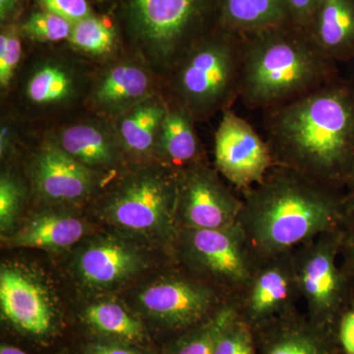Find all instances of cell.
<instances>
[{"label":"cell","mask_w":354,"mask_h":354,"mask_svg":"<svg viewBox=\"0 0 354 354\" xmlns=\"http://www.w3.org/2000/svg\"><path fill=\"white\" fill-rule=\"evenodd\" d=\"M274 165L337 188L354 160V87L339 78L264 111Z\"/></svg>","instance_id":"obj_1"},{"label":"cell","mask_w":354,"mask_h":354,"mask_svg":"<svg viewBox=\"0 0 354 354\" xmlns=\"http://www.w3.org/2000/svg\"><path fill=\"white\" fill-rule=\"evenodd\" d=\"M348 207L337 188L274 165L262 183L244 193L239 223L262 261L339 230Z\"/></svg>","instance_id":"obj_2"},{"label":"cell","mask_w":354,"mask_h":354,"mask_svg":"<svg viewBox=\"0 0 354 354\" xmlns=\"http://www.w3.org/2000/svg\"><path fill=\"white\" fill-rule=\"evenodd\" d=\"M244 37L239 99L248 109L276 108L337 78L304 28L288 22Z\"/></svg>","instance_id":"obj_3"},{"label":"cell","mask_w":354,"mask_h":354,"mask_svg":"<svg viewBox=\"0 0 354 354\" xmlns=\"http://www.w3.org/2000/svg\"><path fill=\"white\" fill-rule=\"evenodd\" d=\"M245 37L218 26L188 53L169 80V101L195 121L232 109L241 91Z\"/></svg>","instance_id":"obj_4"},{"label":"cell","mask_w":354,"mask_h":354,"mask_svg":"<svg viewBox=\"0 0 354 354\" xmlns=\"http://www.w3.org/2000/svg\"><path fill=\"white\" fill-rule=\"evenodd\" d=\"M212 0H124L127 31L137 57L169 79L208 34Z\"/></svg>","instance_id":"obj_5"},{"label":"cell","mask_w":354,"mask_h":354,"mask_svg":"<svg viewBox=\"0 0 354 354\" xmlns=\"http://www.w3.org/2000/svg\"><path fill=\"white\" fill-rule=\"evenodd\" d=\"M177 171L158 164L123 177L109 193L102 216L111 225L160 241L178 236Z\"/></svg>","instance_id":"obj_6"},{"label":"cell","mask_w":354,"mask_h":354,"mask_svg":"<svg viewBox=\"0 0 354 354\" xmlns=\"http://www.w3.org/2000/svg\"><path fill=\"white\" fill-rule=\"evenodd\" d=\"M342 239L339 230H332L292 252L298 288L308 307L310 321L324 329L330 330L346 297V279L337 265Z\"/></svg>","instance_id":"obj_7"},{"label":"cell","mask_w":354,"mask_h":354,"mask_svg":"<svg viewBox=\"0 0 354 354\" xmlns=\"http://www.w3.org/2000/svg\"><path fill=\"white\" fill-rule=\"evenodd\" d=\"M179 232L184 255L193 268L230 290H245L258 260L239 223L223 230L183 228Z\"/></svg>","instance_id":"obj_8"},{"label":"cell","mask_w":354,"mask_h":354,"mask_svg":"<svg viewBox=\"0 0 354 354\" xmlns=\"http://www.w3.org/2000/svg\"><path fill=\"white\" fill-rule=\"evenodd\" d=\"M177 174L179 230H223L239 223L243 200L228 189L218 171L201 162Z\"/></svg>","instance_id":"obj_9"},{"label":"cell","mask_w":354,"mask_h":354,"mask_svg":"<svg viewBox=\"0 0 354 354\" xmlns=\"http://www.w3.org/2000/svg\"><path fill=\"white\" fill-rule=\"evenodd\" d=\"M214 152L216 171L243 193L262 183L274 165L268 142L232 109L221 115Z\"/></svg>","instance_id":"obj_10"},{"label":"cell","mask_w":354,"mask_h":354,"mask_svg":"<svg viewBox=\"0 0 354 354\" xmlns=\"http://www.w3.org/2000/svg\"><path fill=\"white\" fill-rule=\"evenodd\" d=\"M88 72L82 64L62 55L39 58L23 79L21 101L39 114L66 109L88 94Z\"/></svg>","instance_id":"obj_11"},{"label":"cell","mask_w":354,"mask_h":354,"mask_svg":"<svg viewBox=\"0 0 354 354\" xmlns=\"http://www.w3.org/2000/svg\"><path fill=\"white\" fill-rule=\"evenodd\" d=\"M292 251L258 261L252 278L242 291L239 314L253 330L290 313L300 295Z\"/></svg>","instance_id":"obj_12"},{"label":"cell","mask_w":354,"mask_h":354,"mask_svg":"<svg viewBox=\"0 0 354 354\" xmlns=\"http://www.w3.org/2000/svg\"><path fill=\"white\" fill-rule=\"evenodd\" d=\"M153 76L158 75L139 57L116 60L93 79L86 101L95 113L115 120L158 94Z\"/></svg>","instance_id":"obj_13"},{"label":"cell","mask_w":354,"mask_h":354,"mask_svg":"<svg viewBox=\"0 0 354 354\" xmlns=\"http://www.w3.org/2000/svg\"><path fill=\"white\" fill-rule=\"evenodd\" d=\"M139 302L158 322L174 329H188L209 318L216 297L211 288L196 281L169 278L146 286Z\"/></svg>","instance_id":"obj_14"},{"label":"cell","mask_w":354,"mask_h":354,"mask_svg":"<svg viewBox=\"0 0 354 354\" xmlns=\"http://www.w3.org/2000/svg\"><path fill=\"white\" fill-rule=\"evenodd\" d=\"M0 306L3 318L21 332L44 335L53 330L55 314L50 295L27 270L2 266Z\"/></svg>","instance_id":"obj_15"},{"label":"cell","mask_w":354,"mask_h":354,"mask_svg":"<svg viewBox=\"0 0 354 354\" xmlns=\"http://www.w3.org/2000/svg\"><path fill=\"white\" fill-rule=\"evenodd\" d=\"M30 172L37 192L50 202L82 201L99 183L97 172L65 153L53 140L35 153Z\"/></svg>","instance_id":"obj_16"},{"label":"cell","mask_w":354,"mask_h":354,"mask_svg":"<svg viewBox=\"0 0 354 354\" xmlns=\"http://www.w3.org/2000/svg\"><path fill=\"white\" fill-rule=\"evenodd\" d=\"M145 268L136 247L115 237L91 242L77 258L76 269L91 288H108L123 283Z\"/></svg>","instance_id":"obj_17"},{"label":"cell","mask_w":354,"mask_h":354,"mask_svg":"<svg viewBox=\"0 0 354 354\" xmlns=\"http://www.w3.org/2000/svg\"><path fill=\"white\" fill-rule=\"evenodd\" d=\"M79 162L97 174L115 169L125 155L114 127L82 121L62 127L53 140Z\"/></svg>","instance_id":"obj_18"},{"label":"cell","mask_w":354,"mask_h":354,"mask_svg":"<svg viewBox=\"0 0 354 354\" xmlns=\"http://www.w3.org/2000/svg\"><path fill=\"white\" fill-rule=\"evenodd\" d=\"M254 330L260 333L259 354H342L330 330L295 318L291 312Z\"/></svg>","instance_id":"obj_19"},{"label":"cell","mask_w":354,"mask_h":354,"mask_svg":"<svg viewBox=\"0 0 354 354\" xmlns=\"http://www.w3.org/2000/svg\"><path fill=\"white\" fill-rule=\"evenodd\" d=\"M324 55L335 62L354 57V0H321L307 28Z\"/></svg>","instance_id":"obj_20"},{"label":"cell","mask_w":354,"mask_h":354,"mask_svg":"<svg viewBox=\"0 0 354 354\" xmlns=\"http://www.w3.org/2000/svg\"><path fill=\"white\" fill-rule=\"evenodd\" d=\"M167 109V99L157 94L115 118L113 127L125 155L141 160L155 157L158 132Z\"/></svg>","instance_id":"obj_21"},{"label":"cell","mask_w":354,"mask_h":354,"mask_svg":"<svg viewBox=\"0 0 354 354\" xmlns=\"http://www.w3.org/2000/svg\"><path fill=\"white\" fill-rule=\"evenodd\" d=\"M167 101L169 109L158 132L155 158L158 164L179 171L201 164L203 148L195 129L196 121L183 106Z\"/></svg>","instance_id":"obj_22"},{"label":"cell","mask_w":354,"mask_h":354,"mask_svg":"<svg viewBox=\"0 0 354 354\" xmlns=\"http://www.w3.org/2000/svg\"><path fill=\"white\" fill-rule=\"evenodd\" d=\"M87 227L81 218L67 214L48 213L34 216L7 237L11 247L62 250L73 246L85 235Z\"/></svg>","instance_id":"obj_23"},{"label":"cell","mask_w":354,"mask_h":354,"mask_svg":"<svg viewBox=\"0 0 354 354\" xmlns=\"http://www.w3.org/2000/svg\"><path fill=\"white\" fill-rule=\"evenodd\" d=\"M218 25L242 36L290 22L283 0H218Z\"/></svg>","instance_id":"obj_24"},{"label":"cell","mask_w":354,"mask_h":354,"mask_svg":"<svg viewBox=\"0 0 354 354\" xmlns=\"http://www.w3.org/2000/svg\"><path fill=\"white\" fill-rule=\"evenodd\" d=\"M83 318L93 329L118 339L138 341L144 335L140 321L115 302L90 305L84 311Z\"/></svg>","instance_id":"obj_25"},{"label":"cell","mask_w":354,"mask_h":354,"mask_svg":"<svg viewBox=\"0 0 354 354\" xmlns=\"http://www.w3.org/2000/svg\"><path fill=\"white\" fill-rule=\"evenodd\" d=\"M68 41L74 50L90 57H108L118 46V32L106 18L91 15L74 23Z\"/></svg>","instance_id":"obj_26"},{"label":"cell","mask_w":354,"mask_h":354,"mask_svg":"<svg viewBox=\"0 0 354 354\" xmlns=\"http://www.w3.org/2000/svg\"><path fill=\"white\" fill-rule=\"evenodd\" d=\"M239 315V307L223 305L209 318L180 337L172 349L171 354H214L221 333Z\"/></svg>","instance_id":"obj_27"},{"label":"cell","mask_w":354,"mask_h":354,"mask_svg":"<svg viewBox=\"0 0 354 354\" xmlns=\"http://www.w3.org/2000/svg\"><path fill=\"white\" fill-rule=\"evenodd\" d=\"M73 23L62 16L48 10L35 11L30 14L23 24L21 32L38 43H57L68 39Z\"/></svg>","instance_id":"obj_28"},{"label":"cell","mask_w":354,"mask_h":354,"mask_svg":"<svg viewBox=\"0 0 354 354\" xmlns=\"http://www.w3.org/2000/svg\"><path fill=\"white\" fill-rule=\"evenodd\" d=\"M25 200V188L17 176L2 172L0 177V228L7 234L15 225Z\"/></svg>","instance_id":"obj_29"},{"label":"cell","mask_w":354,"mask_h":354,"mask_svg":"<svg viewBox=\"0 0 354 354\" xmlns=\"http://www.w3.org/2000/svg\"><path fill=\"white\" fill-rule=\"evenodd\" d=\"M214 354H257L253 328L241 314L221 333Z\"/></svg>","instance_id":"obj_30"},{"label":"cell","mask_w":354,"mask_h":354,"mask_svg":"<svg viewBox=\"0 0 354 354\" xmlns=\"http://www.w3.org/2000/svg\"><path fill=\"white\" fill-rule=\"evenodd\" d=\"M20 28L10 25L0 35V86L7 88L15 77L22 57Z\"/></svg>","instance_id":"obj_31"},{"label":"cell","mask_w":354,"mask_h":354,"mask_svg":"<svg viewBox=\"0 0 354 354\" xmlns=\"http://www.w3.org/2000/svg\"><path fill=\"white\" fill-rule=\"evenodd\" d=\"M44 10L62 16L71 23L94 15L87 0H39Z\"/></svg>","instance_id":"obj_32"},{"label":"cell","mask_w":354,"mask_h":354,"mask_svg":"<svg viewBox=\"0 0 354 354\" xmlns=\"http://www.w3.org/2000/svg\"><path fill=\"white\" fill-rule=\"evenodd\" d=\"M321 0H283L290 22L297 27L308 28Z\"/></svg>","instance_id":"obj_33"},{"label":"cell","mask_w":354,"mask_h":354,"mask_svg":"<svg viewBox=\"0 0 354 354\" xmlns=\"http://www.w3.org/2000/svg\"><path fill=\"white\" fill-rule=\"evenodd\" d=\"M342 354H354V308L342 313L337 334Z\"/></svg>","instance_id":"obj_34"},{"label":"cell","mask_w":354,"mask_h":354,"mask_svg":"<svg viewBox=\"0 0 354 354\" xmlns=\"http://www.w3.org/2000/svg\"><path fill=\"white\" fill-rule=\"evenodd\" d=\"M16 125L12 120L2 121L0 127V156L2 160L12 152L16 142Z\"/></svg>","instance_id":"obj_35"},{"label":"cell","mask_w":354,"mask_h":354,"mask_svg":"<svg viewBox=\"0 0 354 354\" xmlns=\"http://www.w3.org/2000/svg\"><path fill=\"white\" fill-rule=\"evenodd\" d=\"M87 354H139L132 349L113 344H93L88 348Z\"/></svg>","instance_id":"obj_36"},{"label":"cell","mask_w":354,"mask_h":354,"mask_svg":"<svg viewBox=\"0 0 354 354\" xmlns=\"http://www.w3.org/2000/svg\"><path fill=\"white\" fill-rule=\"evenodd\" d=\"M23 0H0V18L2 22L12 17Z\"/></svg>","instance_id":"obj_37"},{"label":"cell","mask_w":354,"mask_h":354,"mask_svg":"<svg viewBox=\"0 0 354 354\" xmlns=\"http://www.w3.org/2000/svg\"><path fill=\"white\" fill-rule=\"evenodd\" d=\"M346 184L348 186V197L346 198L348 207H354V160Z\"/></svg>","instance_id":"obj_38"},{"label":"cell","mask_w":354,"mask_h":354,"mask_svg":"<svg viewBox=\"0 0 354 354\" xmlns=\"http://www.w3.org/2000/svg\"><path fill=\"white\" fill-rule=\"evenodd\" d=\"M344 244H346V250L348 252L349 260L354 268V232L348 235Z\"/></svg>","instance_id":"obj_39"},{"label":"cell","mask_w":354,"mask_h":354,"mask_svg":"<svg viewBox=\"0 0 354 354\" xmlns=\"http://www.w3.org/2000/svg\"><path fill=\"white\" fill-rule=\"evenodd\" d=\"M0 354H29L26 353L25 351H21V349L15 348L12 346H2L0 348Z\"/></svg>","instance_id":"obj_40"}]
</instances>
